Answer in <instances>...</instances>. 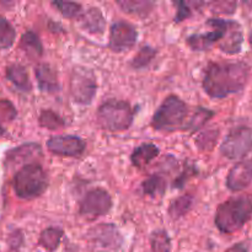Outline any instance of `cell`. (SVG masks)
I'll return each instance as SVG.
<instances>
[{"label": "cell", "mask_w": 252, "mask_h": 252, "mask_svg": "<svg viewBox=\"0 0 252 252\" xmlns=\"http://www.w3.org/2000/svg\"><path fill=\"white\" fill-rule=\"evenodd\" d=\"M249 74L250 69L244 62L211 63L204 74L203 89L211 97L224 98L243 90Z\"/></svg>", "instance_id": "6da1fadb"}, {"label": "cell", "mask_w": 252, "mask_h": 252, "mask_svg": "<svg viewBox=\"0 0 252 252\" xmlns=\"http://www.w3.org/2000/svg\"><path fill=\"white\" fill-rule=\"evenodd\" d=\"M252 217V196L231 197L218 207L214 217L217 228L225 234L240 230Z\"/></svg>", "instance_id": "7a4b0ae2"}, {"label": "cell", "mask_w": 252, "mask_h": 252, "mask_svg": "<svg viewBox=\"0 0 252 252\" xmlns=\"http://www.w3.org/2000/svg\"><path fill=\"white\" fill-rule=\"evenodd\" d=\"M189 106L177 96L171 95L164 100L152 120V126L157 130L174 132L185 129L187 125Z\"/></svg>", "instance_id": "3957f363"}, {"label": "cell", "mask_w": 252, "mask_h": 252, "mask_svg": "<svg viewBox=\"0 0 252 252\" xmlns=\"http://www.w3.org/2000/svg\"><path fill=\"white\" fill-rule=\"evenodd\" d=\"M48 177L43 167L37 164L24 165L14 177V191L22 199H33L44 193Z\"/></svg>", "instance_id": "277c9868"}, {"label": "cell", "mask_w": 252, "mask_h": 252, "mask_svg": "<svg viewBox=\"0 0 252 252\" xmlns=\"http://www.w3.org/2000/svg\"><path fill=\"white\" fill-rule=\"evenodd\" d=\"M134 118V110L129 102L117 98L105 101L97 110V122L102 128L112 132L126 130Z\"/></svg>", "instance_id": "5b68a950"}, {"label": "cell", "mask_w": 252, "mask_h": 252, "mask_svg": "<svg viewBox=\"0 0 252 252\" xmlns=\"http://www.w3.org/2000/svg\"><path fill=\"white\" fill-rule=\"evenodd\" d=\"M97 81L93 70L75 66L70 76V94L74 101L80 105H90L96 95Z\"/></svg>", "instance_id": "8992f818"}, {"label": "cell", "mask_w": 252, "mask_h": 252, "mask_svg": "<svg viewBox=\"0 0 252 252\" xmlns=\"http://www.w3.org/2000/svg\"><path fill=\"white\" fill-rule=\"evenodd\" d=\"M252 152V128L238 127L230 130L220 145V153L230 160H240Z\"/></svg>", "instance_id": "52a82bcc"}, {"label": "cell", "mask_w": 252, "mask_h": 252, "mask_svg": "<svg viewBox=\"0 0 252 252\" xmlns=\"http://www.w3.org/2000/svg\"><path fill=\"white\" fill-rule=\"evenodd\" d=\"M207 24L213 27L212 31L204 32V33H194L187 37V44L193 51H207L217 42H221V39L225 36L229 20L209 19Z\"/></svg>", "instance_id": "ba28073f"}, {"label": "cell", "mask_w": 252, "mask_h": 252, "mask_svg": "<svg viewBox=\"0 0 252 252\" xmlns=\"http://www.w3.org/2000/svg\"><path fill=\"white\" fill-rule=\"evenodd\" d=\"M112 207V198L110 193L102 189H95L89 191L80 202L79 213L86 218H96L105 216Z\"/></svg>", "instance_id": "9c48e42d"}, {"label": "cell", "mask_w": 252, "mask_h": 252, "mask_svg": "<svg viewBox=\"0 0 252 252\" xmlns=\"http://www.w3.org/2000/svg\"><path fill=\"white\" fill-rule=\"evenodd\" d=\"M138 38V32L133 25L126 21H117L112 25L110 31L108 46L115 52H123L132 48Z\"/></svg>", "instance_id": "30bf717a"}, {"label": "cell", "mask_w": 252, "mask_h": 252, "mask_svg": "<svg viewBox=\"0 0 252 252\" xmlns=\"http://www.w3.org/2000/svg\"><path fill=\"white\" fill-rule=\"evenodd\" d=\"M47 148L51 153L61 157H80L86 148L85 140L76 135H56L48 139Z\"/></svg>", "instance_id": "8fae6325"}, {"label": "cell", "mask_w": 252, "mask_h": 252, "mask_svg": "<svg viewBox=\"0 0 252 252\" xmlns=\"http://www.w3.org/2000/svg\"><path fill=\"white\" fill-rule=\"evenodd\" d=\"M252 184V158L236 162L226 177V187L233 192H240Z\"/></svg>", "instance_id": "7c38bea8"}, {"label": "cell", "mask_w": 252, "mask_h": 252, "mask_svg": "<svg viewBox=\"0 0 252 252\" xmlns=\"http://www.w3.org/2000/svg\"><path fill=\"white\" fill-rule=\"evenodd\" d=\"M244 42L243 27L239 22L234 20H229L228 29H226L225 36L219 43V47L226 54H238L241 52Z\"/></svg>", "instance_id": "4fadbf2b"}, {"label": "cell", "mask_w": 252, "mask_h": 252, "mask_svg": "<svg viewBox=\"0 0 252 252\" xmlns=\"http://www.w3.org/2000/svg\"><path fill=\"white\" fill-rule=\"evenodd\" d=\"M90 238L102 248H120L122 243L118 229L112 224H100L90 230Z\"/></svg>", "instance_id": "5bb4252c"}, {"label": "cell", "mask_w": 252, "mask_h": 252, "mask_svg": "<svg viewBox=\"0 0 252 252\" xmlns=\"http://www.w3.org/2000/svg\"><path fill=\"white\" fill-rule=\"evenodd\" d=\"M41 157V147L36 143H29V144H24L11 150L7 154V161L12 162V164H19V162H27V165L37 164L36 160Z\"/></svg>", "instance_id": "9a60e30c"}, {"label": "cell", "mask_w": 252, "mask_h": 252, "mask_svg": "<svg viewBox=\"0 0 252 252\" xmlns=\"http://www.w3.org/2000/svg\"><path fill=\"white\" fill-rule=\"evenodd\" d=\"M36 78L39 89L46 93H56L59 90L58 76L49 64L42 63L36 68Z\"/></svg>", "instance_id": "2e32d148"}, {"label": "cell", "mask_w": 252, "mask_h": 252, "mask_svg": "<svg viewBox=\"0 0 252 252\" xmlns=\"http://www.w3.org/2000/svg\"><path fill=\"white\" fill-rule=\"evenodd\" d=\"M81 26L90 33H103L106 29V21L98 7H90L81 15Z\"/></svg>", "instance_id": "e0dca14e"}, {"label": "cell", "mask_w": 252, "mask_h": 252, "mask_svg": "<svg viewBox=\"0 0 252 252\" xmlns=\"http://www.w3.org/2000/svg\"><path fill=\"white\" fill-rule=\"evenodd\" d=\"M159 153L160 150L157 145L152 144V143H144V144L135 148L134 152L132 153L130 160H132V164L135 167L143 169L147 165H149L159 155Z\"/></svg>", "instance_id": "ac0fdd59"}, {"label": "cell", "mask_w": 252, "mask_h": 252, "mask_svg": "<svg viewBox=\"0 0 252 252\" xmlns=\"http://www.w3.org/2000/svg\"><path fill=\"white\" fill-rule=\"evenodd\" d=\"M117 5L127 14L145 17L150 14L155 4L148 0H122V1H117Z\"/></svg>", "instance_id": "d6986e66"}, {"label": "cell", "mask_w": 252, "mask_h": 252, "mask_svg": "<svg viewBox=\"0 0 252 252\" xmlns=\"http://www.w3.org/2000/svg\"><path fill=\"white\" fill-rule=\"evenodd\" d=\"M7 79L21 91L31 90V81L26 69L20 64H12L6 69Z\"/></svg>", "instance_id": "ffe728a7"}, {"label": "cell", "mask_w": 252, "mask_h": 252, "mask_svg": "<svg viewBox=\"0 0 252 252\" xmlns=\"http://www.w3.org/2000/svg\"><path fill=\"white\" fill-rule=\"evenodd\" d=\"M20 46H21V48L24 49V52L30 58H39L42 53H43V47H42L41 39L32 31H27L22 34Z\"/></svg>", "instance_id": "44dd1931"}, {"label": "cell", "mask_w": 252, "mask_h": 252, "mask_svg": "<svg viewBox=\"0 0 252 252\" xmlns=\"http://www.w3.org/2000/svg\"><path fill=\"white\" fill-rule=\"evenodd\" d=\"M142 189L148 196H162L166 189V180L161 175H152L143 182Z\"/></svg>", "instance_id": "7402d4cb"}, {"label": "cell", "mask_w": 252, "mask_h": 252, "mask_svg": "<svg viewBox=\"0 0 252 252\" xmlns=\"http://www.w3.org/2000/svg\"><path fill=\"white\" fill-rule=\"evenodd\" d=\"M62 238H63L62 229L56 228V226L48 228L42 231L41 236H39V245L46 249L47 251H54L58 248Z\"/></svg>", "instance_id": "603a6c76"}, {"label": "cell", "mask_w": 252, "mask_h": 252, "mask_svg": "<svg viewBox=\"0 0 252 252\" xmlns=\"http://www.w3.org/2000/svg\"><path fill=\"white\" fill-rule=\"evenodd\" d=\"M214 116L213 111L208 110V108L204 107H198L194 111L193 115L189 118L187 121V125L185 130H191V132H196L197 129L203 127L209 120Z\"/></svg>", "instance_id": "cb8c5ba5"}, {"label": "cell", "mask_w": 252, "mask_h": 252, "mask_svg": "<svg viewBox=\"0 0 252 252\" xmlns=\"http://www.w3.org/2000/svg\"><path fill=\"white\" fill-rule=\"evenodd\" d=\"M152 252H171V240L166 230H155L150 236Z\"/></svg>", "instance_id": "d4e9b609"}, {"label": "cell", "mask_w": 252, "mask_h": 252, "mask_svg": "<svg viewBox=\"0 0 252 252\" xmlns=\"http://www.w3.org/2000/svg\"><path fill=\"white\" fill-rule=\"evenodd\" d=\"M192 203H193V198H192V196H189V194L179 197V198H176L171 204H170L169 214L174 219L181 218V217H184L185 214L189 211Z\"/></svg>", "instance_id": "484cf974"}, {"label": "cell", "mask_w": 252, "mask_h": 252, "mask_svg": "<svg viewBox=\"0 0 252 252\" xmlns=\"http://www.w3.org/2000/svg\"><path fill=\"white\" fill-rule=\"evenodd\" d=\"M39 125L42 127L47 128V129H62V128L65 127V121L61 117V116L57 115L56 112L51 110H44L42 111L41 115H39Z\"/></svg>", "instance_id": "4316f807"}, {"label": "cell", "mask_w": 252, "mask_h": 252, "mask_svg": "<svg viewBox=\"0 0 252 252\" xmlns=\"http://www.w3.org/2000/svg\"><path fill=\"white\" fill-rule=\"evenodd\" d=\"M15 37H16V32L12 25L4 16H0V49L11 47Z\"/></svg>", "instance_id": "83f0119b"}, {"label": "cell", "mask_w": 252, "mask_h": 252, "mask_svg": "<svg viewBox=\"0 0 252 252\" xmlns=\"http://www.w3.org/2000/svg\"><path fill=\"white\" fill-rule=\"evenodd\" d=\"M157 56V49L153 48L150 46H144L139 49L135 57L133 58L130 65L134 69H142L145 68L147 65H149L150 62L154 59V57Z\"/></svg>", "instance_id": "f1b7e54d"}, {"label": "cell", "mask_w": 252, "mask_h": 252, "mask_svg": "<svg viewBox=\"0 0 252 252\" xmlns=\"http://www.w3.org/2000/svg\"><path fill=\"white\" fill-rule=\"evenodd\" d=\"M52 4L59 10L62 15L64 17H68V19H75L83 15V6H81L79 2L75 1H53Z\"/></svg>", "instance_id": "f546056e"}, {"label": "cell", "mask_w": 252, "mask_h": 252, "mask_svg": "<svg viewBox=\"0 0 252 252\" xmlns=\"http://www.w3.org/2000/svg\"><path fill=\"white\" fill-rule=\"evenodd\" d=\"M217 137H218V132L216 130H207V132L202 133L198 138H197V144L201 149H212L214 143L217 142Z\"/></svg>", "instance_id": "4dcf8cb0"}, {"label": "cell", "mask_w": 252, "mask_h": 252, "mask_svg": "<svg viewBox=\"0 0 252 252\" xmlns=\"http://www.w3.org/2000/svg\"><path fill=\"white\" fill-rule=\"evenodd\" d=\"M16 117V110L10 101L0 100V118L5 121H11Z\"/></svg>", "instance_id": "1f68e13d"}, {"label": "cell", "mask_w": 252, "mask_h": 252, "mask_svg": "<svg viewBox=\"0 0 252 252\" xmlns=\"http://www.w3.org/2000/svg\"><path fill=\"white\" fill-rule=\"evenodd\" d=\"M175 5L177 6V12H176V16H175V21L176 22L182 21V20H186L187 17H189L192 15V10L189 9V2L175 1Z\"/></svg>", "instance_id": "d6a6232c"}, {"label": "cell", "mask_w": 252, "mask_h": 252, "mask_svg": "<svg viewBox=\"0 0 252 252\" xmlns=\"http://www.w3.org/2000/svg\"><path fill=\"white\" fill-rule=\"evenodd\" d=\"M213 6H214L213 11L220 12V14H233V12H235L236 2L234 1L217 2V4H213Z\"/></svg>", "instance_id": "836d02e7"}, {"label": "cell", "mask_w": 252, "mask_h": 252, "mask_svg": "<svg viewBox=\"0 0 252 252\" xmlns=\"http://www.w3.org/2000/svg\"><path fill=\"white\" fill-rule=\"evenodd\" d=\"M225 252H249V248L245 243H239L235 244L234 246H231V248L228 249Z\"/></svg>", "instance_id": "e575fe53"}, {"label": "cell", "mask_w": 252, "mask_h": 252, "mask_svg": "<svg viewBox=\"0 0 252 252\" xmlns=\"http://www.w3.org/2000/svg\"><path fill=\"white\" fill-rule=\"evenodd\" d=\"M2 134H4V129H2V128L0 127V135H2Z\"/></svg>", "instance_id": "d590c367"}]
</instances>
